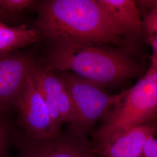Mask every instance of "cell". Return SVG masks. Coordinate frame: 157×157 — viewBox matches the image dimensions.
Listing matches in <instances>:
<instances>
[{"instance_id": "1", "label": "cell", "mask_w": 157, "mask_h": 157, "mask_svg": "<svg viewBox=\"0 0 157 157\" xmlns=\"http://www.w3.org/2000/svg\"><path fill=\"white\" fill-rule=\"evenodd\" d=\"M39 28L57 43L121 44L125 34L97 0H52L42 6Z\"/></svg>"}, {"instance_id": "2", "label": "cell", "mask_w": 157, "mask_h": 157, "mask_svg": "<svg viewBox=\"0 0 157 157\" xmlns=\"http://www.w3.org/2000/svg\"><path fill=\"white\" fill-rule=\"evenodd\" d=\"M47 67L73 73L101 87L133 77L139 69L132 58L121 51L74 42L57 43Z\"/></svg>"}, {"instance_id": "3", "label": "cell", "mask_w": 157, "mask_h": 157, "mask_svg": "<svg viewBox=\"0 0 157 157\" xmlns=\"http://www.w3.org/2000/svg\"><path fill=\"white\" fill-rule=\"evenodd\" d=\"M157 116V54L152 53L146 74L104 118L101 126L93 133L91 141L101 140L148 123Z\"/></svg>"}, {"instance_id": "4", "label": "cell", "mask_w": 157, "mask_h": 157, "mask_svg": "<svg viewBox=\"0 0 157 157\" xmlns=\"http://www.w3.org/2000/svg\"><path fill=\"white\" fill-rule=\"evenodd\" d=\"M60 78L73 104L74 117L69 131L80 138L88 139L93 135L96 124L103 120L128 92L127 90L117 94H109L101 86L70 72H65Z\"/></svg>"}, {"instance_id": "5", "label": "cell", "mask_w": 157, "mask_h": 157, "mask_svg": "<svg viewBox=\"0 0 157 157\" xmlns=\"http://www.w3.org/2000/svg\"><path fill=\"white\" fill-rule=\"evenodd\" d=\"M17 157H100L91 141L73 135L69 130L56 136L37 139L25 133L15 136Z\"/></svg>"}, {"instance_id": "6", "label": "cell", "mask_w": 157, "mask_h": 157, "mask_svg": "<svg viewBox=\"0 0 157 157\" xmlns=\"http://www.w3.org/2000/svg\"><path fill=\"white\" fill-rule=\"evenodd\" d=\"M15 108L18 112L19 124L29 136L45 139L61 133L53 124L48 108L30 74L18 95Z\"/></svg>"}, {"instance_id": "7", "label": "cell", "mask_w": 157, "mask_h": 157, "mask_svg": "<svg viewBox=\"0 0 157 157\" xmlns=\"http://www.w3.org/2000/svg\"><path fill=\"white\" fill-rule=\"evenodd\" d=\"M30 76L44 100L56 128L61 132L63 124L71 125L74 117L72 102L65 84L48 67L34 66Z\"/></svg>"}, {"instance_id": "8", "label": "cell", "mask_w": 157, "mask_h": 157, "mask_svg": "<svg viewBox=\"0 0 157 157\" xmlns=\"http://www.w3.org/2000/svg\"><path fill=\"white\" fill-rule=\"evenodd\" d=\"M155 135V127L150 122L91 141L95 153L100 157H141L147 141Z\"/></svg>"}, {"instance_id": "9", "label": "cell", "mask_w": 157, "mask_h": 157, "mask_svg": "<svg viewBox=\"0 0 157 157\" xmlns=\"http://www.w3.org/2000/svg\"><path fill=\"white\" fill-rule=\"evenodd\" d=\"M25 56L12 52L0 56V112L15 108L23 86L33 67Z\"/></svg>"}, {"instance_id": "10", "label": "cell", "mask_w": 157, "mask_h": 157, "mask_svg": "<svg viewBox=\"0 0 157 157\" xmlns=\"http://www.w3.org/2000/svg\"><path fill=\"white\" fill-rule=\"evenodd\" d=\"M112 21L124 33L138 34L143 29V21L133 0H97Z\"/></svg>"}, {"instance_id": "11", "label": "cell", "mask_w": 157, "mask_h": 157, "mask_svg": "<svg viewBox=\"0 0 157 157\" xmlns=\"http://www.w3.org/2000/svg\"><path fill=\"white\" fill-rule=\"evenodd\" d=\"M36 32L26 25L11 27L0 21V56L33 44Z\"/></svg>"}, {"instance_id": "12", "label": "cell", "mask_w": 157, "mask_h": 157, "mask_svg": "<svg viewBox=\"0 0 157 157\" xmlns=\"http://www.w3.org/2000/svg\"><path fill=\"white\" fill-rule=\"evenodd\" d=\"M6 113L0 112V157H8L10 148L15 143L16 136L4 117Z\"/></svg>"}, {"instance_id": "13", "label": "cell", "mask_w": 157, "mask_h": 157, "mask_svg": "<svg viewBox=\"0 0 157 157\" xmlns=\"http://www.w3.org/2000/svg\"><path fill=\"white\" fill-rule=\"evenodd\" d=\"M143 29L151 45L152 53L157 54V4L148 13L143 21Z\"/></svg>"}, {"instance_id": "14", "label": "cell", "mask_w": 157, "mask_h": 157, "mask_svg": "<svg viewBox=\"0 0 157 157\" xmlns=\"http://www.w3.org/2000/svg\"><path fill=\"white\" fill-rule=\"evenodd\" d=\"M34 2L32 0H0V6L8 14L21 12Z\"/></svg>"}, {"instance_id": "15", "label": "cell", "mask_w": 157, "mask_h": 157, "mask_svg": "<svg viewBox=\"0 0 157 157\" xmlns=\"http://www.w3.org/2000/svg\"><path fill=\"white\" fill-rule=\"evenodd\" d=\"M141 157H157V139L152 136L147 140Z\"/></svg>"}, {"instance_id": "16", "label": "cell", "mask_w": 157, "mask_h": 157, "mask_svg": "<svg viewBox=\"0 0 157 157\" xmlns=\"http://www.w3.org/2000/svg\"><path fill=\"white\" fill-rule=\"evenodd\" d=\"M10 14H8L0 6V21H2V19L8 17Z\"/></svg>"}, {"instance_id": "17", "label": "cell", "mask_w": 157, "mask_h": 157, "mask_svg": "<svg viewBox=\"0 0 157 157\" xmlns=\"http://www.w3.org/2000/svg\"><path fill=\"white\" fill-rule=\"evenodd\" d=\"M150 122H151L152 124H154L155 129V135H157V116Z\"/></svg>"}]
</instances>
